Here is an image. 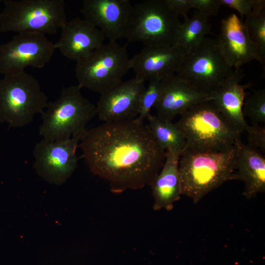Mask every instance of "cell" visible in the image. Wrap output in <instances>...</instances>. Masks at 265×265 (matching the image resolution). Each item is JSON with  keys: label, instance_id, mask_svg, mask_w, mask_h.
I'll return each instance as SVG.
<instances>
[{"label": "cell", "instance_id": "cell-1", "mask_svg": "<svg viewBox=\"0 0 265 265\" xmlns=\"http://www.w3.org/2000/svg\"><path fill=\"white\" fill-rule=\"evenodd\" d=\"M79 146L90 171L116 194L150 186L166 155L148 126L135 118L87 130Z\"/></svg>", "mask_w": 265, "mask_h": 265}, {"label": "cell", "instance_id": "cell-2", "mask_svg": "<svg viewBox=\"0 0 265 265\" xmlns=\"http://www.w3.org/2000/svg\"><path fill=\"white\" fill-rule=\"evenodd\" d=\"M236 144L218 150L184 149L179 160L182 195L197 204L225 182L237 180Z\"/></svg>", "mask_w": 265, "mask_h": 265}, {"label": "cell", "instance_id": "cell-3", "mask_svg": "<svg viewBox=\"0 0 265 265\" xmlns=\"http://www.w3.org/2000/svg\"><path fill=\"white\" fill-rule=\"evenodd\" d=\"M176 125L185 140L184 149H223L234 146L240 133L226 120L211 101L194 106L181 115Z\"/></svg>", "mask_w": 265, "mask_h": 265}, {"label": "cell", "instance_id": "cell-4", "mask_svg": "<svg viewBox=\"0 0 265 265\" xmlns=\"http://www.w3.org/2000/svg\"><path fill=\"white\" fill-rule=\"evenodd\" d=\"M80 90L78 85L64 87L56 100L48 102L39 129L43 139L65 140L86 130V125L96 115V106Z\"/></svg>", "mask_w": 265, "mask_h": 265}, {"label": "cell", "instance_id": "cell-5", "mask_svg": "<svg viewBox=\"0 0 265 265\" xmlns=\"http://www.w3.org/2000/svg\"><path fill=\"white\" fill-rule=\"evenodd\" d=\"M0 32L55 34L66 23L63 0H3Z\"/></svg>", "mask_w": 265, "mask_h": 265}, {"label": "cell", "instance_id": "cell-6", "mask_svg": "<svg viewBox=\"0 0 265 265\" xmlns=\"http://www.w3.org/2000/svg\"><path fill=\"white\" fill-rule=\"evenodd\" d=\"M166 0H148L132 5L123 38L146 46L174 45L180 24Z\"/></svg>", "mask_w": 265, "mask_h": 265}, {"label": "cell", "instance_id": "cell-7", "mask_svg": "<svg viewBox=\"0 0 265 265\" xmlns=\"http://www.w3.org/2000/svg\"><path fill=\"white\" fill-rule=\"evenodd\" d=\"M48 99L38 80L25 71L0 79V122L13 128L30 124L42 114Z\"/></svg>", "mask_w": 265, "mask_h": 265}, {"label": "cell", "instance_id": "cell-8", "mask_svg": "<svg viewBox=\"0 0 265 265\" xmlns=\"http://www.w3.org/2000/svg\"><path fill=\"white\" fill-rule=\"evenodd\" d=\"M127 51L117 42L103 44L76 61L75 75L78 85L101 95L122 81L131 69Z\"/></svg>", "mask_w": 265, "mask_h": 265}, {"label": "cell", "instance_id": "cell-9", "mask_svg": "<svg viewBox=\"0 0 265 265\" xmlns=\"http://www.w3.org/2000/svg\"><path fill=\"white\" fill-rule=\"evenodd\" d=\"M233 72L220 51L217 39L206 37L186 53L175 75L196 91L211 95Z\"/></svg>", "mask_w": 265, "mask_h": 265}, {"label": "cell", "instance_id": "cell-10", "mask_svg": "<svg viewBox=\"0 0 265 265\" xmlns=\"http://www.w3.org/2000/svg\"><path fill=\"white\" fill-rule=\"evenodd\" d=\"M55 50L54 43L46 35L17 33L0 44V74H16L28 67L42 68L51 60Z\"/></svg>", "mask_w": 265, "mask_h": 265}, {"label": "cell", "instance_id": "cell-11", "mask_svg": "<svg viewBox=\"0 0 265 265\" xmlns=\"http://www.w3.org/2000/svg\"><path fill=\"white\" fill-rule=\"evenodd\" d=\"M86 130L65 140L43 139L38 142L33 152L34 167L38 175L52 184L65 183L77 167L76 150Z\"/></svg>", "mask_w": 265, "mask_h": 265}, {"label": "cell", "instance_id": "cell-12", "mask_svg": "<svg viewBox=\"0 0 265 265\" xmlns=\"http://www.w3.org/2000/svg\"><path fill=\"white\" fill-rule=\"evenodd\" d=\"M145 87L144 82L134 78L121 81L101 95L96 106V115L104 122L135 118L139 113L140 99Z\"/></svg>", "mask_w": 265, "mask_h": 265}, {"label": "cell", "instance_id": "cell-13", "mask_svg": "<svg viewBox=\"0 0 265 265\" xmlns=\"http://www.w3.org/2000/svg\"><path fill=\"white\" fill-rule=\"evenodd\" d=\"M186 53L175 45L146 46L131 58V69L134 78L144 82L163 79L176 74Z\"/></svg>", "mask_w": 265, "mask_h": 265}, {"label": "cell", "instance_id": "cell-14", "mask_svg": "<svg viewBox=\"0 0 265 265\" xmlns=\"http://www.w3.org/2000/svg\"><path fill=\"white\" fill-rule=\"evenodd\" d=\"M132 4L128 0H84L80 12L109 41L123 38Z\"/></svg>", "mask_w": 265, "mask_h": 265}, {"label": "cell", "instance_id": "cell-15", "mask_svg": "<svg viewBox=\"0 0 265 265\" xmlns=\"http://www.w3.org/2000/svg\"><path fill=\"white\" fill-rule=\"evenodd\" d=\"M217 42L225 60L232 68H239L253 60L258 61L256 47L243 23L235 14L221 21Z\"/></svg>", "mask_w": 265, "mask_h": 265}, {"label": "cell", "instance_id": "cell-16", "mask_svg": "<svg viewBox=\"0 0 265 265\" xmlns=\"http://www.w3.org/2000/svg\"><path fill=\"white\" fill-rule=\"evenodd\" d=\"M59 39L54 43L65 57L77 61L104 44L105 37L97 28L80 18H73L61 27Z\"/></svg>", "mask_w": 265, "mask_h": 265}, {"label": "cell", "instance_id": "cell-17", "mask_svg": "<svg viewBox=\"0 0 265 265\" xmlns=\"http://www.w3.org/2000/svg\"><path fill=\"white\" fill-rule=\"evenodd\" d=\"M162 80V92L154 106L156 116L161 121L172 122L194 106L210 101V95L192 89L175 75Z\"/></svg>", "mask_w": 265, "mask_h": 265}, {"label": "cell", "instance_id": "cell-18", "mask_svg": "<svg viewBox=\"0 0 265 265\" xmlns=\"http://www.w3.org/2000/svg\"><path fill=\"white\" fill-rule=\"evenodd\" d=\"M244 77L240 68L235 69L222 85L210 95V99L226 120L240 133L248 126L242 113L245 89L251 85L240 84Z\"/></svg>", "mask_w": 265, "mask_h": 265}, {"label": "cell", "instance_id": "cell-19", "mask_svg": "<svg viewBox=\"0 0 265 265\" xmlns=\"http://www.w3.org/2000/svg\"><path fill=\"white\" fill-rule=\"evenodd\" d=\"M181 152L166 151L163 165L157 176L150 184L154 202L153 209H164L170 211L174 204L180 200L181 186L179 172V160Z\"/></svg>", "mask_w": 265, "mask_h": 265}, {"label": "cell", "instance_id": "cell-20", "mask_svg": "<svg viewBox=\"0 0 265 265\" xmlns=\"http://www.w3.org/2000/svg\"><path fill=\"white\" fill-rule=\"evenodd\" d=\"M235 166L237 180L244 184L243 195L248 199L265 192V158L259 151L244 144H236Z\"/></svg>", "mask_w": 265, "mask_h": 265}, {"label": "cell", "instance_id": "cell-21", "mask_svg": "<svg viewBox=\"0 0 265 265\" xmlns=\"http://www.w3.org/2000/svg\"><path fill=\"white\" fill-rule=\"evenodd\" d=\"M211 25L209 17L195 10L191 17H184L176 32L174 45L186 53L200 44L209 34Z\"/></svg>", "mask_w": 265, "mask_h": 265}, {"label": "cell", "instance_id": "cell-22", "mask_svg": "<svg viewBox=\"0 0 265 265\" xmlns=\"http://www.w3.org/2000/svg\"><path fill=\"white\" fill-rule=\"evenodd\" d=\"M148 127L159 146L166 151H179L186 146L185 137L176 125L172 122L160 120L151 114L147 117Z\"/></svg>", "mask_w": 265, "mask_h": 265}, {"label": "cell", "instance_id": "cell-23", "mask_svg": "<svg viewBox=\"0 0 265 265\" xmlns=\"http://www.w3.org/2000/svg\"><path fill=\"white\" fill-rule=\"evenodd\" d=\"M243 23L248 34L255 45L258 61H265V0H255L251 12Z\"/></svg>", "mask_w": 265, "mask_h": 265}, {"label": "cell", "instance_id": "cell-24", "mask_svg": "<svg viewBox=\"0 0 265 265\" xmlns=\"http://www.w3.org/2000/svg\"><path fill=\"white\" fill-rule=\"evenodd\" d=\"M163 79L154 78L148 81V85L144 89L140 99L139 113L135 119L139 123L151 114V110L158 102L163 88Z\"/></svg>", "mask_w": 265, "mask_h": 265}, {"label": "cell", "instance_id": "cell-25", "mask_svg": "<svg viewBox=\"0 0 265 265\" xmlns=\"http://www.w3.org/2000/svg\"><path fill=\"white\" fill-rule=\"evenodd\" d=\"M242 113L248 116L253 124L265 123V89L254 91L244 100Z\"/></svg>", "mask_w": 265, "mask_h": 265}, {"label": "cell", "instance_id": "cell-26", "mask_svg": "<svg viewBox=\"0 0 265 265\" xmlns=\"http://www.w3.org/2000/svg\"><path fill=\"white\" fill-rule=\"evenodd\" d=\"M248 144L250 147L259 151L265 152V128L259 124L248 125L245 129Z\"/></svg>", "mask_w": 265, "mask_h": 265}, {"label": "cell", "instance_id": "cell-27", "mask_svg": "<svg viewBox=\"0 0 265 265\" xmlns=\"http://www.w3.org/2000/svg\"><path fill=\"white\" fill-rule=\"evenodd\" d=\"M192 9L209 17L217 15L221 6L219 0H190Z\"/></svg>", "mask_w": 265, "mask_h": 265}, {"label": "cell", "instance_id": "cell-28", "mask_svg": "<svg viewBox=\"0 0 265 265\" xmlns=\"http://www.w3.org/2000/svg\"><path fill=\"white\" fill-rule=\"evenodd\" d=\"M221 6L224 5L237 11L242 22L243 16H247L252 10L255 0H219Z\"/></svg>", "mask_w": 265, "mask_h": 265}, {"label": "cell", "instance_id": "cell-29", "mask_svg": "<svg viewBox=\"0 0 265 265\" xmlns=\"http://www.w3.org/2000/svg\"><path fill=\"white\" fill-rule=\"evenodd\" d=\"M172 9L179 16H187L188 12L192 9L190 0H166Z\"/></svg>", "mask_w": 265, "mask_h": 265}, {"label": "cell", "instance_id": "cell-30", "mask_svg": "<svg viewBox=\"0 0 265 265\" xmlns=\"http://www.w3.org/2000/svg\"><path fill=\"white\" fill-rule=\"evenodd\" d=\"M2 0H0V2Z\"/></svg>", "mask_w": 265, "mask_h": 265}]
</instances>
